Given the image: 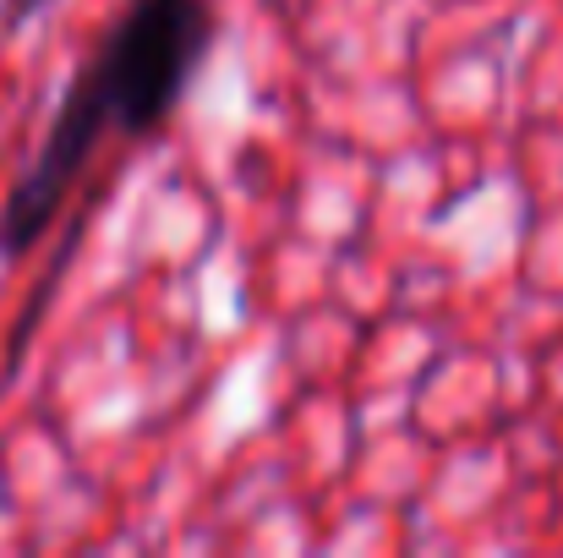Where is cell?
<instances>
[{
    "label": "cell",
    "mask_w": 563,
    "mask_h": 558,
    "mask_svg": "<svg viewBox=\"0 0 563 558\" xmlns=\"http://www.w3.org/2000/svg\"><path fill=\"white\" fill-rule=\"evenodd\" d=\"M44 6H55V0H11V6H5V22H27V17L44 11Z\"/></svg>",
    "instance_id": "obj_2"
},
{
    "label": "cell",
    "mask_w": 563,
    "mask_h": 558,
    "mask_svg": "<svg viewBox=\"0 0 563 558\" xmlns=\"http://www.w3.org/2000/svg\"><path fill=\"white\" fill-rule=\"evenodd\" d=\"M219 33L213 0H126L99 50L77 66L88 99L110 116L115 132L148 138L191 94Z\"/></svg>",
    "instance_id": "obj_1"
}]
</instances>
